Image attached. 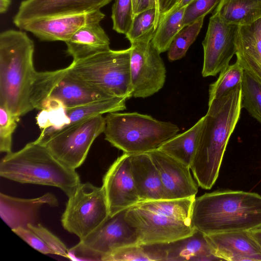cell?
<instances>
[{
  "label": "cell",
  "instance_id": "cell-1",
  "mask_svg": "<svg viewBox=\"0 0 261 261\" xmlns=\"http://www.w3.org/2000/svg\"><path fill=\"white\" fill-rule=\"evenodd\" d=\"M199 142L190 168L199 186L211 189L219 175L231 135L240 118L241 85L208 103Z\"/></svg>",
  "mask_w": 261,
  "mask_h": 261
},
{
  "label": "cell",
  "instance_id": "cell-2",
  "mask_svg": "<svg viewBox=\"0 0 261 261\" xmlns=\"http://www.w3.org/2000/svg\"><path fill=\"white\" fill-rule=\"evenodd\" d=\"M34 52V42L24 32L1 33L0 106L19 118L34 110L31 99L38 73Z\"/></svg>",
  "mask_w": 261,
  "mask_h": 261
},
{
  "label": "cell",
  "instance_id": "cell-3",
  "mask_svg": "<svg viewBox=\"0 0 261 261\" xmlns=\"http://www.w3.org/2000/svg\"><path fill=\"white\" fill-rule=\"evenodd\" d=\"M195 228L205 235L261 228V196L230 190L195 198L192 211Z\"/></svg>",
  "mask_w": 261,
  "mask_h": 261
},
{
  "label": "cell",
  "instance_id": "cell-4",
  "mask_svg": "<svg viewBox=\"0 0 261 261\" xmlns=\"http://www.w3.org/2000/svg\"><path fill=\"white\" fill-rule=\"evenodd\" d=\"M195 198L142 201L126 209L125 219L136 230L138 244H167L193 234Z\"/></svg>",
  "mask_w": 261,
  "mask_h": 261
},
{
  "label": "cell",
  "instance_id": "cell-5",
  "mask_svg": "<svg viewBox=\"0 0 261 261\" xmlns=\"http://www.w3.org/2000/svg\"><path fill=\"white\" fill-rule=\"evenodd\" d=\"M0 175L22 184L55 187L68 197L81 183L75 169L60 162L36 140L6 153L0 162Z\"/></svg>",
  "mask_w": 261,
  "mask_h": 261
},
{
  "label": "cell",
  "instance_id": "cell-6",
  "mask_svg": "<svg viewBox=\"0 0 261 261\" xmlns=\"http://www.w3.org/2000/svg\"><path fill=\"white\" fill-rule=\"evenodd\" d=\"M103 133L114 147L130 154L159 148L179 132L178 126L137 112L108 113Z\"/></svg>",
  "mask_w": 261,
  "mask_h": 261
},
{
  "label": "cell",
  "instance_id": "cell-7",
  "mask_svg": "<svg viewBox=\"0 0 261 261\" xmlns=\"http://www.w3.org/2000/svg\"><path fill=\"white\" fill-rule=\"evenodd\" d=\"M130 47L102 52L67 66L80 79L112 95L126 99L132 96L130 82Z\"/></svg>",
  "mask_w": 261,
  "mask_h": 261
},
{
  "label": "cell",
  "instance_id": "cell-8",
  "mask_svg": "<svg viewBox=\"0 0 261 261\" xmlns=\"http://www.w3.org/2000/svg\"><path fill=\"white\" fill-rule=\"evenodd\" d=\"M111 96H116L80 79L67 67L54 71H38L32 105L34 109L40 110L45 100H51L70 108Z\"/></svg>",
  "mask_w": 261,
  "mask_h": 261
},
{
  "label": "cell",
  "instance_id": "cell-9",
  "mask_svg": "<svg viewBox=\"0 0 261 261\" xmlns=\"http://www.w3.org/2000/svg\"><path fill=\"white\" fill-rule=\"evenodd\" d=\"M105 127V117L99 115L72 123L36 140L45 145L60 162L75 170L84 163L92 143Z\"/></svg>",
  "mask_w": 261,
  "mask_h": 261
},
{
  "label": "cell",
  "instance_id": "cell-10",
  "mask_svg": "<svg viewBox=\"0 0 261 261\" xmlns=\"http://www.w3.org/2000/svg\"><path fill=\"white\" fill-rule=\"evenodd\" d=\"M68 197L61 217L62 225L80 240L92 233L110 216L102 186L81 182Z\"/></svg>",
  "mask_w": 261,
  "mask_h": 261
},
{
  "label": "cell",
  "instance_id": "cell-11",
  "mask_svg": "<svg viewBox=\"0 0 261 261\" xmlns=\"http://www.w3.org/2000/svg\"><path fill=\"white\" fill-rule=\"evenodd\" d=\"M126 210L109 216L98 228L69 249V259L104 261L115 250L138 244L136 230L125 219Z\"/></svg>",
  "mask_w": 261,
  "mask_h": 261
},
{
  "label": "cell",
  "instance_id": "cell-12",
  "mask_svg": "<svg viewBox=\"0 0 261 261\" xmlns=\"http://www.w3.org/2000/svg\"><path fill=\"white\" fill-rule=\"evenodd\" d=\"M155 32L131 43L130 57L132 96L146 98L161 90L166 80V67L151 40Z\"/></svg>",
  "mask_w": 261,
  "mask_h": 261
},
{
  "label": "cell",
  "instance_id": "cell-13",
  "mask_svg": "<svg viewBox=\"0 0 261 261\" xmlns=\"http://www.w3.org/2000/svg\"><path fill=\"white\" fill-rule=\"evenodd\" d=\"M238 26L223 21L214 12L202 42L203 77L215 76L229 65L236 53Z\"/></svg>",
  "mask_w": 261,
  "mask_h": 261
},
{
  "label": "cell",
  "instance_id": "cell-14",
  "mask_svg": "<svg viewBox=\"0 0 261 261\" xmlns=\"http://www.w3.org/2000/svg\"><path fill=\"white\" fill-rule=\"evenodd\" d=\"M126 100L123 97L111 96L70 108L61 105L41 110L36 117L37 123L42 129L40 135L45 137L84 119L123 111L126 109Z\"/></svg>",
  "mask_w": 261,
  "mask_h": 261
},
{
  "label": "cell",
  "instance_id": "cell-15",
  "mask_svg": "<svg viewBox=\"0 0 261 261\" xmlns=\"http://www.w3.org/2000/svg\"><path fill=\"white\" fill-rule=\"evenodd\" d=\"M113 0H23L13 17L19 29L35 20L74 15L100 10Z\"/></svg>",
  "mask_w": 261,
  "mask_h": 261
},
{
  "label": "cell",
  "instance_id": "cell-16",
  "mask_svg": "<svg viewBox=\"0 0 261 261\" xmlns=\"http://www.w3.org/2000/svg\"><path fill=\"white\" fill-rule=\"evenodd\" d=\"M110 216L140 201L130 169V154L124 152L111 165L102 180Z\"/></svg>",
  "mask_w": 261,
  "mask_h": 261
},
{
  "label": "cell",
  "instance_id": "cell-17",
  "mask_svg": "<svg viewBox=\"0 0 261 261\" xmlns=\"http://www.w3.org/2000/svg\"><path fill=\"white\" fill-rule=\"evenodd\" d=\"M146 153L159 173L164 199L195 197L198 185L193 179L190 167L159 149Z\"/></svg>",
  "mask_w": 261,
  "mask_h": 261
},
{
  "label": "cell",
  "instance_id": "cell-18",
  "mask_svg": "<svg viewBox=\"0 0 261 261\" xmlns=\"http://www.w3.org/2000/svg\"><path fill=\"white\" fill-rule=\"evenodd\" d=\"M105 17L98 10L82 14L37 19L26 23L21 29L31 33L41 41L65 42L85 24L95 21L100 22Z\"/></svg>",
  "mask_w": 261,
  "mask_h": 261
},
{
  "label": "cell",
  "instance_id": "cell-19",
  "mask_svg": "<svg viewBox=\"0 0 261 261\" xmlns=\"http://www.w3.org/2000/svg\"><path fill=\"white\" fill-rule=\"evenodd\" d=\"M205 236L212 253L220 260L261 261V250L250 231Z\"/></svg>",
  "mask_w": 261,
  "mask_h": 261
},
{
  "label": "cell",
  "instance_id": "cell-20",
  "mask_svg": "<svg viewBox=\"0 0 261 261\" xmlns=\"http://www.w3.org/2000/svg\"><path fill=\"white\" fill-rule=\"evenodd\" d=\"M59 202L57 198L51 193H47L39 197L22 198L0 194V215L3 221L11 229L27 227L36 224L39 210L47 204L56 207Z\"/></svg>",
  "mask_w": 261,
  "mask_h": 261
},
{
  "label": "cell",
  "instance_id": "cell-21",
  "mask_svg": "<svg viewBox=\"0 0 261 261\" xmlns=\"http://www.w3.org/2000/svg\"><path fill=\"white\" fill-rule=\"evenodd\" d=\"M235 55L244 70L261 85V19L238 26Z\"/></svg>",
  "mask_w": 261,
  "mask_h": 261
},
{
  "label": "cell",
  "instance_id": "cell-22",
  "mask_svg": "<svg viewBox=\"0 0 261 261\" xmlns=\"http://www.w3.org/2000/svg\"><path fill=\"white\" fill-rule=\"evenodd\" d=\"M65 43L67 46L66 53L72 57V61L110 49L109 37L98 21L85 24Z\"/></svg>",
  "mask_w": 261,
  "mask_h": 261
},
{
  "label": "cell",
  "instance_id": "cell-23",
  "mask_svg": "<svg viewBox=\"0 0 261 261\" xmlns=\"http://www.w3.org/2000/svg\"><path fill=\"white\" fill-rule=\"evenodd\" d=\"M130 169L140 201L164 199L159 173L147 153L130 154Z\"/></svg>",
  "mask_w": 261,
  "mask_h": 261
},
{
  "label": "cell",
  "instance_id": "cell-24",
  "mask_svg": "<svg viewBox=\"0 0 261 261\" xmlns=\"http://www.w3.org/2000/svg\"><path fill=\"white\" fill-rule=\"evenodd\" d=\"M165 247L166 261L220 260L212 253L205 234L197 229L189 237L165 244Z\"/></svg>",
  "mask_w": 261,
  "mask_h": 261
},
{
  "label": "cell",
  "instance_id": "cell-25",
  "mask_svg": "<svg viewBox=\"0 0 261 261\" xmlns=\"http://www.w3.org/2000/svg\"><path fill=\"white\" fill-rule=\"evenodd\" d=\"M204 119L203 116L188 130L172 137L158 149L190 167L199 142Z\"/></svg>",
  "mask_w": 261,
  "mask_h": 261
},
{
  "label": "cell",
  "instance_id": "cell-26",
  "mask_svg": "<svg viewBox=\"0 0 261 261\" xmlns=\"http://www.w3.org/2000/svg\"><path fill=\"white\" fill-rule=\"evenodd\" d=\"M214 12L227 23L249 25L261 19V0H220Z\"/></svg>",
  "mask_w": 261,
  "mask_h": 261
},
{
  "label": "cell",
  "instance_id": "cell-27",
  "mask_svg": "<svg viewBox=\"0 0 261 261\" xmlns=\"http://www.w3.org/2000/svg\"><path fill=\"white\" fill-rule=\"evenodd\" d=\"M165 244H135L119 248L107 256L104 261H166Z\"/></svg>",
  "mask_w": 261,
  "mask_h": 261
},
{
  "label": "cell",
  "instance_id": "cell-28",
  "mask_svg": "<svg viewBox=\"0 0 261 261\" xmlns=\"http://www.w3.org/2000/svg\"><path fill=\"white\" fill-rule=\"evenodd\" d=\"M187 6L169 14L158 24L151 43L160 53L168 51L178 33L184 28V15Z\"/></svg>",
  "mask_w": 261,
  "mask_h": 261
},
{
  "label": "cell",
  "instance_id": "cell-29",
  "mask_svg": "<svg viewBox=\"0 0 261 261\" xmlns=\"http://www.w3.org/2000/svg\"><path fill=\"white\" fill-rule=\"evenodd\" d=\"M244 70L237 61L220 72L217 80L209 86L208 102L220 98L241 85Z\"/></svg>",
  "mask_w": 261,
  "mask_h": 261
},
{
  "label": "cell",
  "instance_id": "cell-30",
  "mask_svg": "<svg viewBox=\"0 0 261 261\" xmlns=\"http://www.w3.org/2000/svg\"><path fill=\"white\" fill-rule=\"evenodd\" d=\"M205 16L184 27L176 35L168 50L170 61L184 57L192 43L195 41L202 27Z\"/></svg>",
  "mask_w": 261,
  "mask_h": 261
},
{
  "label": "cell",
  "instance_id": "cell-31",
  "mask_svg": "<svg viewBox=\"0 0 261 261\" xmlns=\"http://www.w3.org/2000/svg\"><path fill=\"white\" fill-rule=\"evenodd\" d=\"M241 89L242 108L261 124V85L244 71Z\"/></svg>",
  "mask_w": 261,
  "mask_h": 261
},
{
  "label": "cell",
  "instance_id": "cell-32",
  "mask_svg": "<svg viewBox=\"0 0 261 261\" xmlns=\"http://www.w3.org/2000/svg\"><path fill=\"white\" fill-rule=\"evenodd\" d=\"M155 16L156 9L153 8L134 17L130 29L125 35L130 44L155 31L154 25Z\"/></svg>",
  "mask_w": 261,
  "mask_h": 261
},
{
  "label": "cell",
  "instance_id": "cell-33",
  "mask_svg": "<svg viewBox=\"0 0 261 261\" xmlns=\"http://www.w3.org/2000/svg\"><path fill=\"white\" fill-rule=\"evenodd\" d=\"M111 19L113 29L125 35L133 20L132 0H115L112 8Z\"/></svg>",
  "mask_w": 261,
  "mask_h": 261
},
{
  "label": "cell",
  "instance_id": "cell-34",
  "mask_svg": "<svg viewBox=\"0 0 261 261\" xmlns=\"http://www.w3.org/2000/svg\"><path fill=\"white\" fill-rule=\"evenodd\" d=\"M19 120L6 108L0 106V151L12 152V136Z\"/></svg>",
  "mask_w": 261,
  "mask_h": 261
},
{
  "label": "cell",
  "instance_id": "cell-35",
  "mask_svg": "<svg viewBox=\"0 0 261 261\" xmlns=\"http://www.w3.org/2000/svg\"><path fill=\"white\" fill-rule=\"evenodd\" d=\"M220 0H195L185 10L182 25L185 27L206 16L219 4Z\"/></svg>",
  "mask_w": 261,
  "mask_h": 261
},
{
  "label": "cell",
  "instance_id": "cell-36",
  "mask_svg": "<svg viewBox=\"0 0 261 261\" xmlns=\"http://www.w3.org/2000/svg\"><path fill=\"white\" fill-rule=\"evenodd\" d=\"M28 227L37 234L53 250L54 254L69 259V251L66 245L57 236L41 224H29Z\"/></svg>",
  "mask_w": 261,
  "mask_h": 261
},
{
  "label": "cell",
  "instance_id": "cell-37",
  "mask_svg": "<svg viewBox=\"0 0 261 261\" xmlns=\"http://www.w3.org/2000/svg\"><path fill=\"white\" fill-rule=\"evenodd\" d=\"M12 230L38 251L44 254H54L53 250L44 242L40 237L29 227H19L12 229Z\"/></svg>",
  "mask_w": 261,
  "mask_h": 261
},
{
  "label": "cell",
  "instance_id": "cell-38",
  "mask_svg": "<svg viewBox=\"0 0 261 261\" xmlns=\"http://www.w3.org/2000/svg\"><path fill=\"white\" fill-rule=\"evenodd\" d=\"M181 0H158V10L154 23L156 30L160 20Z\"/></svg>",
  "mask_w": 261,
  "mask_h": 261
},
{
  "label": "cell",
  "instance_id": "cell-39",
  "mask_svg": "<svg viewBox=\"0 0 261 261\" xmlns=\"http://www.w3.org/2000/svg\"><path fill=\"white\" fill-rule=\"evenodd\" d=\"M153 8L155 9L156 8L155 0H138L136 10L134 17L139 13Z\"/></svg>",
  "mask_w": 261,
  "mask_h": 261
},
{
  "label": "cell",
  "instance_id": "cell-40",
  "mask_svg": "<svg viewBox=\"0 0 261 261\" xmlns=\"http://www.w3.org/2000/svg\"><path fill=\"white\" fill-rule=\"evenodd\" d=\"M195 0H181L174 8H173L166 15L172 13L184 7L187 6ZM165 15V16H166ZM164 16V17L165 16Z\"/></svg>",
  "mask_w": 261,
  "mask_h": 261
},
{
  "label": "cell",
  "instance_id": "cell-41",
  "mask_svg": "<svg viewBox=\"0 0 261 261\" xmlns=\"http://www.w3.org/2000/svg\"><path fill=\"white\" fill-rule=\"evenodd\" d=\"M250 232L261 250V228L251 230Z\"/></svg>",
  "mask_w": 261,
  "mask_h": 261
},
{
  "label": "cell",
  "instance_id": "cell-42",
  "mask_svg": "<svg viewBox=\"0 0 261 261\" xmlns=\"http://www.w3.org/2000/svg\"><path fill=\"white\" fill-rule=\"evenodd\" d=\"M12 0H0V13L4 14L8 10Z\"/></svg>",
  "mask_w": 261,
  "mask_h": 261
},
{
  "label": "cell",
  "instance_id": "cell-43",
  "mask_svg": "<svg viewBox=\"0 0 261 261\" xmlns=\"http://www.w3.org/2000/svg\"><path fill=\"white\" fill-rule=\"evenodd\" d=\"M132 7H133V18H134V16L135 12H136V10L138 0H132Z\"/></svg>",
  "mask_w": 261,
  "mask_h": 261
}]
</instances>
